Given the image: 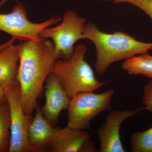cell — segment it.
Here are the masks:
<instances>
[{"label": "cell", "instance_id": "obj_1", "mask_svg": "<svg viewBox=\"0 0 152 152\" xmlns=\"http://www.w3.org/2000/svg\"><path fill=\"white\" fill-rule=\"evenodd\" d=\"M18 82L24 112L32 115L37 106L44 83L57 60L53 43L42 38L19 45Z\"/></svg>", "mask_w": 152, "mask_h": 152}, {"label": "cell", "instance_id": "obj_2", "mask_svg": "<svg viewBox=\"0 0 152 152\" xmlns=\"http://www.w3.org/2000/svg\"><path fill=\"white\" fill-rule=\"evenodd\" d=\"M84 37V39L91 41L96 47L95 69L100 75H103L113 63L152 50V43L137 40L123 32H103L91 23L85 26Z\"/></svg>", "mask_w": 152, "mask_h": 152}, {"label": "cell", "instance_id": "obj_3", "mask_svg": "<svg viewBox=\"0 0 152 152\" xmlns=\"http://www.w3.org/2000/svg\"><path fill=\"white\" fill-rule=\"evenodd\" d=\"M87 50L85 45L79 44L69 59L56 60L52 68L51 73L70 99L79 93L94 91L107 83L96 79L92 69L84 59Z\"/></svg>", "mask_w": 152, "mask_h": 152}, {"label": "cell", "instance_id": "obj_4", "mask_svg": "<svg viewBox=\"0 0 152 152\" xmlns=\"http://www.w3.org/2000/svg\"><path fill=\"white\" fill-rule=\"evenodd\" d=\"M114 94V90L110 88L100 94L85 92L75 95L70 99L67 108L68 122L66 127L75 130L89 129L91 120L111 109Z\"/></svg>", "mask_w": 152, "mask_h": 152}, {"label": "cell", "instance_id": "obj_5", "mask_svg": "<svg viewBox=\"0 0 152 152\" xmlns=\"http://www.w3.org/2000/svg\"><path fill=\"white\" fill-rule=\"evenodd\" d=\"M7 1L2 0L0 2V10ZM27 16V12L24 5L17 1L11 13L2 14L0 12V31L20 41L38 40L42 38L40 34L43 30L62 20L59 17L53 16L45 21L34 23L28 20Z\"/></svg>", "mask_w": 152, "mask_h": 152}, {"label": "cell", "instance_id": "obj_6", "mask_svg": "<svg viewBox=\"0 0 152 152\" xmlns=\"http://www.w3.org/2000/svg\"><path fill=\"white\" fill-rule=\"evenodd\" d=\"M86 23V19L75 12L67 11L60 25L45 29L40 36L43 39L50 38L53 41L57 60L61 57L64 60L69 59L73 54L76 42L84 39Z\"/></svg>", "mask_w": 152, "mask_h": 152}, {"label": "cell", "instance_id": "obj_7", "mask_svg": "<svg viewBox=\"0 0 152 152\" xmlns=\"http://www.w3.org/2000/svg\"><path fill=\"white\" fill-rule=\"evenodd\" d=\"M5 95L8 103L10 116V145L9 152H31L28 132L32 115L23 111L19 84L4 87Z\"/></svg>", "mask_w": 152, "mask_h": 152}, {"label": "cell", "instance_id": "obj_8", "mask_svg": "<svg viewBox=\"0 0 152 152\" xmlns=\"http://www.w3.org/2000/svg\"><path fill=\"white\" fill-rule=\"evenodd\" d=\"M145 107L135 110H114L106 116L105 121L97 131L99 141V152H125L121 140L120 129L124 121L135 115Z\"/></svg>", "mask_w": 152, "mask_h": 152}, {"label": "cell", "instance_id": "obj_9", "mask_svg": "<svg viewBox=\"0 0 152 152\" xmlns=\"http://www.w3.org/2000/svg\"><path fill=\"white\" fill-rule=\"evenodd\" d=\"M35 110V115L29 126V145L31 152H43L49 150L59 135L61 129L54 128L45 118L38 105Z\"/></svg>", "mask_w": 152, "mask_h": 152}, {"label": "cell", "instance_id": "obj_10", "mask_svg": "<svg viewBox=\"0 0 152 152\" xmlns=\"http://www.w3.org/2000/svg\"><path fill=\"white\" fill-rule=\"evenodd\" d=\"M45 83V102L41 110L45 118L53 126L56 124L62 111L67 108L71 99L53 74L49 75Z\"/></svg>", "mask_w": 152, "mask_h": 152}, {"label": "cell", "instance_id": "obj_11", "mask_svg": "<svg viewBox=\"0 0 152 152\" xmlns=\"http://www.w3.org/2000/svg\"><path fill=\"white\" fill-rule=\"evenodd\" d=\"M91 139V136L85 130H75L66 127L61 129L59 135L49 150L53 152H81Z\"/></svg>", "mask_w": 152, "mask_h": 152}, {"label": "cell", "instance_id": "obj_12", "mask_svg": "<svg viewBox=\"0 0 152 152\" xmlns=\"http://www.w3.org/2000/svg\"><path fill=\"white\" fill-rule=\"evenodd\" d=\"M20 60L19 45L9 46L0 52V85L5 87L19 84L18 62Z\"/></svg>", "mask_w": 152, "mask_h": 152}, {"label": "cell", "instance_id": "obj_13", "mask_svg": "<svg viewBox=\"0 0 152 152\" xmlns=\"http://www.w3.org/2000/svg\"><path fill=\"white\" fill-rule=\"evenodd\" d=\"M121 67L129 75H142L152 79V56L147 53L134 56L125 60Z\"/></svg>", "mask_w": 152, "mask_h": 152}, {"label": "cell", "instance_id": "obj_14", "mask_svg": "<svg viewBox=\"0 0 152 152\" xmlns=\"http://www.w3.org/2000/svg\"><path fill=\"white\" fill-rule=\"evenodd\" d=\"M10 125V107L6 99L0 102V152H9Z\"/></svg>", "mask_w": 152, "mask_h": 152}, {"label": "cell", "instance_id": "obj_15", "mask_svg": "<svg viewBox=\"0 0 152 152\" xmlns=\"http://www.w3.org/2000/svg\"><path fill=\"white\" fill-rule=\"evenodd\" d=\"M131 145L133 152H152V127L144 132L133 133Z\"/></svg>", "mask_w": 152, "mask_h": 152}, {"label": "cell", "instance_id": "obj_16", "mask_svg": "<svg viewBox=\"0 0 152 152\" xmlns=\"http://www.w3.org/2000/svg\"><path fill=\"white\" fill-rule=\"evenodd\" d=\"M114 3H128L132 4L145 12L152 21V0H114Z\"/></svg>", "mask_w": 152, "mask_h": 152}, {"label": "cell", "instance_id": "obj_17", "mask_svg": "<svg viewBox=\"0 0 152 152\" xmlns=\"http://www.w3.org/2000/svg\"><path fill=\"white\" fill-rule=\"evenodd\" d=\"M142 101L145 110L152 113V80L150 81L144 87Z\"/></svg>", "mask_w": 152, "mask_h": 152}, {"label": "cell", "instance_id": "obj_18", "mask_svg": "<svg viewBox=\"0 0 152 152\" xmlns=\"http://www.w3.org/2000/svg\"><path fill=\"white\" fill-rule=\"evenodd\" d=\"M97 150L95 147L94 144L92 142H87L83 147L81 152H98Z\"/></svg>", "mask_w": 152, "mask_h": 152}, {"label": "cell", "instance_id": "obj_19", "mask_svg": "<svg viewBox=\"0 0 152 152\" xmlns=\"http://www.w3.org/2000/svg\"><path fill=\"white\" fill-rule=\"evenodd\" d=\"M16 39L15 38L12 37V39L9 40L8 41L2 44V45H0V52H1L3 50H4L6 48H7L10 45H11L14 44L15 41Z\"/></svg>", "mask_w": 152, "mask_h": 152}, {"label": "cell", "instance_id": "obj_20", "mask_svg": "<svg viewBox=\"0 0 152 152\" xmlns=\"http://www.w3.org/2000/svg\"><path fill=\"white\" fill-rule=\"evenodd\" d=\"M4 87L0 85V102L6 99Z\"/></svg>", "mask_w": 152, "mask_h": 152}, {"label": "cell", "instance_id": "obj_21", "mask_svg": "<svg viewBox=\"0 0 152 152\" xmlns=\"http://www.w3.org/2000/svg\"><path fill=\"white\" fill-rule=\"evenodd\" d=\"M100 1H114V0H100Z\"/></svg>", "mask_w": 152, "mask_h": 152}]
</instances>
